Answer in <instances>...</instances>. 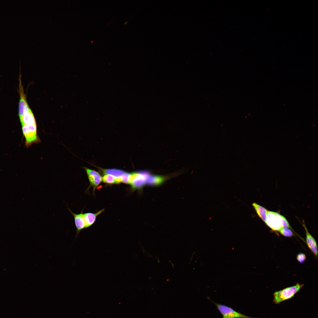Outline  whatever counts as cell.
Masks as SVG:
<instances>
[{"label": "cell", "mask_w": 318, "mask_h": 318, "mask_svg": "<svg viewBox=\"0 0 318 318\" xmlns=\"http://www.w3.org/2000/svg\"><path fill=\"white\" fill-rule=\"evenodd\" d=\"M19 119L25 139V146L28 148L33 144L39 143L40 140L38 135L37 124L31 110L24 112Z\"/></svg>", "instance_id": "1"}, {"label": "cell", "mask_w": 318, "mask_h": 318, "mask_svg": "<svg viewBox=\"0 0 318 318\" xmlns=\"http://www.w3.org/2000/svg\"><path fill=\"white\" fill-rule=\"evenodd\" d=\"M163 179L161 175L152 174L142 171L131 174L129 183L135 188H140L145 185L158 186L162 184Z\"/></svg>", "instance_id": "2"}, {"label": "cell", "mask_w": 318, "mask_h": 318, "mask_svg": "<svg viewBox=\"0 0 318 318\" xmlns=\"http://www.w3.org/2000/svg\"><path fill=\"white\" fill-rule=\"evenodd\" d=\"M303 284L297 283L294 286L275 292L273 293V301L275 304H279L293 297L304 286Z\"/></svg>", "instance_id": "3"}, {"label": "cell", "mask_w": 318, "mask_h": 318, "mask_svg": "<svg viewBox=\"0 0 318 318\" xmlns=\"http://www.w3.org/2000/svg\"><path fill=\"white\" fill-rule=\"evenodd\" d=\"M214 303L224 318H257L246 315L224 305L216 303Z\"/></svg>", "instance_id": "4"}, {"label": "cell", "mask_w": 318, "mask_h": 318, "mask_svg": "<svg viewBox=\"0 0 318 318\" xmlns=\"http://www.w3.org/2000/svg\"><path fill=\"white\" fill-rule=\"evenodd\" d=\"M281 216L277 212L268 211L266 223L273 230L279 231L282 228Z\"/></svg>", "instance_id": "5"}, {"label": "cell", "mask_w": 318, "mask_h": 318, "mask_svg": "<svg viewBox=\"0 0 318 318\" xmlns=\"http://www.w3.org/2000/svg\"><path fill=\"white\" fill-rule=\"evenodd\" d=\"M87 173L90 183L95 189L100 184L102 181V178L98 173L94 170L84 168Z\"/></svg>", "instance_id": "6"}, {"label": "cell", "mask_w": 318, "mask_h": 318, "mask_svg": "<svg viewBox=\"0 0 318 318\" xmlns=\"http://www.w3.org/2000/svg\"><path fill=\"white\" fill-rule=\"evenodd\" d=\"M302 225L305 229L306 232L307 244L312 252L317 257L318 249L316 240L308 231L304 221H303Z\"/></svg>", "instance_id": "7"}, {"label": "cell", "mask_w": 318, "mask_h": 318, "mask_svg": "<svg viewBox=\"0 0 318 318\" xmlns=\"http://www.w3.org/2000/svg\"><path fill=\"white\" fill-rule=\"evenodd\" d=\"M68 209L74 218V223L77 230L75 237L76 238L80 231L83 229L85 228V223L83 216V213H82V211L79 214H76L72 212L69 208H68Z\"/></svg>", "instance_id": "8"}, {"label": "cell", "mask_w": 318, "mask_h": 318, "mask_svg": "<svg viewBox=\"0 0 318 318\" xmlns=\"http://www.w3.org/2000/svg\"><path fill=\"white\" fill-rule=\"evenodd\" d=\"M21 76L19 79V91L20 95V100L19 103V116L20 117L23 114L24 109V107L28 105L26 100V96L25 95L23 87L22 85Z\"/></svg>", "instance_id": "9"}, {"label": "cell", "mask_w": 318, "mask_h": 318, "mask_svg": "<svg viewBox=\"0 0 318 318\" xmlns=\"http://www.w3.org/2000/svg\"><path fill=\"white\" fill-rule=\"evenodd\" d=\"M103 211V210H102L96 213H87L83 214L85 228L89 227L93 224L95 221L97 216Z\"/></svg>", "instance_id": "10"}, {"label": "cell", "mask_w": 318, "mask_h": 318, "mask_svg": "<svg viewBox=\"0 0 318 318\" xmlns=\"http://www.w3.org/2000/svg\"><path fill=\"white\" fill-rule=\"evenodd\" d=\"M252 206L259 217L266 223L268 211L256 203H253Z\"/></svg>", "instance_id": "11"}, {"label": "cell", "mask_w": 318, "mask_h": 318, "mask_svg": "<svg viewBox=\"0 0 318 318\" xmlns=\"http://www.w3.org/2000/svg\"><path fill=\"white\" fill-rule=\"evenodd\" d=\"M104 173L106 174L111 175L115 178L118 183L120 182V178L125 172L123 171L115 169H105L104 170Z\"/></svg>", "instance_id": "12"}, {"label": "cell", "mask_w": 318, "mask_h": 318, "mask_svg": "<svg viewBox=\"0 0 318 318\" xmlns=\"http://www.w3.org/2000/svg\"><path fill=\"white\" fill-rule=\"evenodd\" d=\"M102 180L104 182L108 184L119 183L115 178L110 175L106 174L105 175L103 176Z\"/></svg>", "instance_id": "13"}, {"label": "cell", "mask_w": 318, "mask_h": 318, "mask_svg": "<svg viewBox=\"0 0 318 318\" xmlns=\"http://www.w3.org/2000/svg\"><path fill=\"white\" fill-rule=\"evenodd\" d=\"M279 231L281 235L286 237H291L294 235L292 230L288 228L282 227Z\"/></svg>", "instance_id": "14"}, {"label": "cell", "mask_w": 318, "mask_h": 318, "mask_svg": "<svg viewBox=\"0 0 318 318\" xmlns=\"http://www.w3.org/2000/svg\"><path fill=\"white\" fill-rule=\"evenodd\" d=\"M130 175L129 173L125 172L120 178V182L129 183Z\"/></svg>", "instance_id": "15"}, {"label": "cell", "mask_w": 318, "mask_h": 318, "mask_svg": "<svg viewBox=\"0 0 318 318\" xmlns=\"http://www.w3.org/2000/svg\"><path fill=\"white\" fill-rule=\"evenodd\" d=\"M297 259L298 262L301 264H302L306 261V256L305 254L299 253L297 256Z\"/></svg>", "instance_id": "16"}, {"label": "cell", "mask_w": 318, "mask_h": 318, "mask_svg": "<svg viewBox=\"0 0 318 318\" xmlns=\"http://www.w3.org/2000/svg\"><path fill=\"white\" fill-rule=\"evenodd\" d=\"M223 318H224L223 317Z\"/></svg>", "instance_id": "17"}]
</instances>
